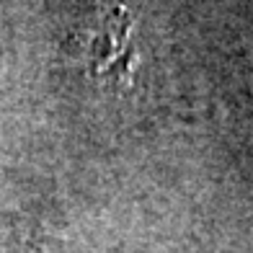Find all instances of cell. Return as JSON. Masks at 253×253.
<instances>
[{
	"instance_id": "1",
	"label": "cell",
	"mask_w": 253,
	"mask_h": 253,
	"mask_svg": "<svg viewBox=\"0 0 253 253\" xmlns=\"http://www.w3.org/2000/svg\"><path fill=\"white\" fill-rule=\"evenodd\" d=\"M85 62L96 75L126 73L132 65V18L124 5H103L85 39Z\"/></svg>"
}]
</instances>
